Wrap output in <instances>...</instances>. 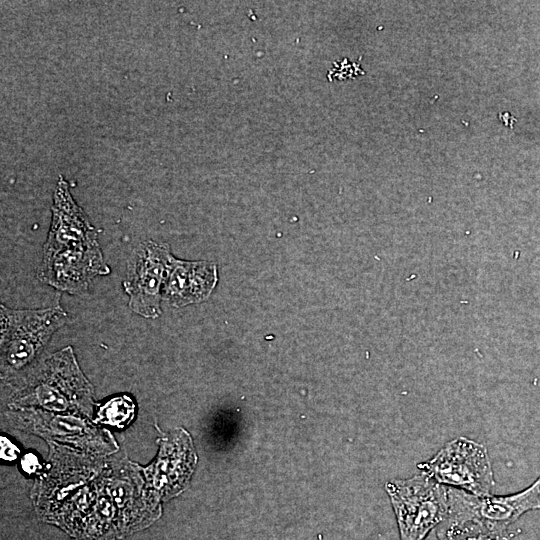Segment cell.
<instances>
[{"label": "cell", "instance_id": "5b68a950", "mask_svg": "<svg viewBox=\"0 0 540 540\" xmlns=\"http://www.w3.org/2000/svg\"><path fill=\"white\" fill-rule=\"evenodd\" d=\"M174 256L166 243L146 240L133 250L123 289L132 312L147 319L161 315V301Z\"/></svg>", "mask_w": 540, "mask_h": 540}, {"label": "cell", "instance_id": "8fae6325", "mask_svg": "<svg viewBox=\"0 0 540 540\" xmlns=\"http://www.w3.org/2000/svg\"><path fill=\"white\" fill-rule=\"evenodd\" d=\"M424 540H440L437 528L433 530Z\"/></svg>", "mask_w": 540, "mask_h": 540}, {"label": "cell", "instance_id": "3957f363", "mask_svg": "<svg viewBox=\"0 0 540 540\" xmlns=\"http://www.w3.org/2000/svg\"><path fill=\"white\" fill-rule=\"evenodd\" d=\"M68 319V313L60 304L39 309H13L2 303L0 305L2 367L12 371L27 365Z\"/></svg>", "mask_w": 540, "mask_h": 540}, {"label": "cell", "instance_id": "8992f818", "mask_svg": "<svg viewBox=\"0 0 540 540\" xmlns=\"http://www.w3.org/2000/svg\"><path fill=\"white\" fill-rule=\"evenodd\" d=\"M450 522L480 520L502 528H511L523 514L540 510V475L527 488L502 496H476L448 487Z\"/></svg>", "mask_w": 540, "mask_h": 540}, {"label": "cell", "instance_id": "7a4b0ae2", "mask_svg": "<svg viewBox=\"0 0 540 540\" xmlns=\"http://www.w3.org/2000/svg\"><path fill=\"white\" fill-rule=\"evenodd\" d=\"M401 540H424L448 519V487L420 472L386 484Z\"/></svg>", "mask_w": 540, "mask_h": 540}, {"label": "cell", "instance_id": "277c9868", "mask_svg": "<svg viewBox=\"0 0 540 540\" xmlns=\"http://www.w3.org/2000/svg\"><path fill=\"white\" fill-rule=\"evenodd\" d=\"M417 468L436 482L476 496L491 495L495 485L486 447L467 437L447 442L431 459Z\"/></svg>", "mask_w": 540, "mask_h": 540}, {"label": "cell", "instance_id": "30bf717a", "mask_svg": "<svg viewBox=\"0 0 540 540\" xmlns=\"http://www.w3.org/2000/svg\"><path fill=\"white\" fill-rule=\"evenodd\" d=\"M134 404L130 397L123 395L112 398L99 410V418L102 421L122 427L133 417Z\"/></svg>", "mask_w": 540, "mask_h": 540}, {"label": "cell", "instance_id": "ba28073f", "mask_svg": "<svg viewBox=\"0 0 540 540\" xmlns=\"http://www.w3.org/2000/svg\"><path fill=\"white\" fill-rule=\"evenodd\" d=\"M217 267L209 261L173 258L163 289V299L173 307L206 300L216 286Z\"/></svg>", "mask_w": 540, "mask_h": 540}, {"label": "cell", "instance_id": "9c48e42d", "mask_svg": "<svg viewBox=\"0 0 540 540\" xmlns=\"http://www.w3.org/2000/svg\"><path fill=\"white\" fill-rule=\"evenodd\" d=\"M440 540H512L521 530L502 528L480 520L444 521L437 527Z\"/></svg>", "mask_w": 540, "mask_h": 540}, {"label": "cell", "instance_id": "6da1fadb", "mask_svg": "<svg viewBox=\"0 0 540 540\" xmlns=\"http://www.w3.org/2000/svg\"><path fill=\"white\" fill-rule=\"evenodd\" d=\"M51 212L42 260L76 263L103 257L98 230L74 200L62 175L54 189Z\"/></svg>", "mask_w": 540, "mask_h": 540}, {"label": "cell", "instance_id": "52a82bcc", "mask_svg": "<svg viewBox=\"0 0 540 540\" xmlns=\"http://www.w3.org/2000/svg\"><path fill=\"white\" fill-rule=\"evenodd\" d=\"M90 395L91 385L80 371L71 347L51 355L25 391V398L51 406L77 403Z\"/></svg>", "mask_w": 540, "mask_h": 540}]
</instances>
